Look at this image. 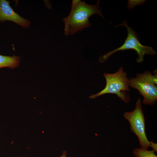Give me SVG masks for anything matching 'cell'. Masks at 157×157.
Instances as JSON below:
<instances>
[{"label": "cell", "mask_w": 157, "mask_h": 157, "mask_svg": "<svg viewBox=\"0 0 157 157\" xmlns=\"http://www.w3.org/2000/svg\"><path fill=\"white\" fill-rule=\"evenodd\" d=\"M10 3L8 1L0 0V22L10 21L24 28H28L31 25L30 22L15 12Z\"/></svg>", "instance_id": "8992f818"}, {"label": "cell", "mask_w": 157, "mask_h": 157, "mask_svg": "<svg viewBox=\"0 0 157 157\" xmlns=\"http://www.w3.org/2000/svg\"><path fill=\"white\" fill-rule=\"evenodd\" d=\"M60 157H67L66 156V152L65 151H64L63 152V154Z\"/></svg>", "instance_id": "30bf717a"}, {"label": "cell", "mask_w": 157, "mask_h": 157, "mask_svg": "<svg viewBox=\"0 0 157 157\" xmlns=\"http://www.w3.org/2000/svg\"><path fill=\"white\" fill-rule=\"evenodd\" d=\"M103 76L106 80V85L100 92L90 96L89 98L94 99L106 94H114L125 103L130 101V99L125 91H129L130 80L122 67H120L115 73L112 74L104 73Z\"/></svg>", "instance_id": "7a4b0ae2"}, {"label": "cell", "mask_w": 157, "mask_h": 157, "mask_svg": "<svg viewBox=\"0 0 157 157\" xmlns=\"http://www.w3.org/2000/svg\"><path fill=\"white\" fill-rule=\"evenodd\" d=\"M98 0L93 5L87 4L84 1L73 0L71 10L69 15L62 19L64 23V34L66 36L73 35L91 25L89 17L92 15L98 14L104 19L102 10Z\"/></svg>", "instance_id": "6da1fadb"}, {"label": "cell", "mask_w": 157, "mask_h": 157, "mask_svg": "<svg viewBox=\"0 0 157 157\" xmlns=\"http://www.w3.org/2000/svg\"><path fill=\"white\" fill-rule=\"evenodd\" d=\"M153 73L152 75L149 71H145L129 79V86L139 91L144 98V104L153 105L157 100V69Z\"/></svg>", "instance_id": "3957f363"}, {"label": "cell", "mask_w": 157, "mask_h": 157, "mask_svg": "<svg viewBox=\"0 0 157 157\" xmlns=\"http://www.w3.org/2000/svg\"><path fill=\"white\" fill-rule=\"evenodd\" d=\"M149 147L153 149V150L155 152L157 151V144L156 143L152 141L149 142Z\"/></svg>", "instance_id": "9c48e42d"}, {"label": "cell", "mask_w": 157, "mask_h": 157, "mask_svg": "<svg viewBox=\"0 0 157 157\" xmlns=\"http://www.w3.org/2000/svg\"><path fill=\"white\" fill-rule=\"evenodd\" d=\"M19 56H7L0 54V68L8 67L13 69L17 67L19 64Z\"/></svg>", "instance_id": "52a82bcc"}, {"label": "cell", "mask_w": 157, "mask_h": 157, "mask_svg": "<svg viewBox=\"0 0 157 157\" xmlns=\"http://www.w3.org/2000/svg\"><path fill=\"white\" fill-rule=\"evenodd\" d=\"M133 153L135 157H157L153 150L149 151L141 147L135 149Z\"/></svg>", "instance_id": "ba28073f"}, {"label": "cell", "mask_w": 157, "mask_h": 157, "mask_svg": "<svg viewBox=\"0 0 157 157\" xmlns=\"http://www.w3.org/2000/svg\"><path fill=\"white\" fill-rule=\"evenodd\" d=\"M120 26H125L128 32L127 36L124 43L120 47L101 56L99 59L100 63L105 62L111 55L120 51L129 49L135 51L138 55L136 61L138 63H142L143 61L144 56L145 54L155 55L156 52L151 47L144 46L140 43L137 33L133 29L129 26L126 20L124 21L121 24L115 26V27Z\"/></svg>", "instance_id": "277c9868"}, {"label": "cell", "mask_w": 157, "mask_h": 157, "mask_svg": "<svg viewBox=\"0 0 157 157\" xmlns=\"http://www.w3.org/2000/svg\"><path fill=\"white\" fill-rule=\"evenodd\" d=\"M123 115L129 123L131 131L138 137L141 148L147 149L149 147V141L145 133V119L140 98L136 101L134 110L125 113Z\"/></svg>", "instance_id": "5b68a950"}]
</instances>
